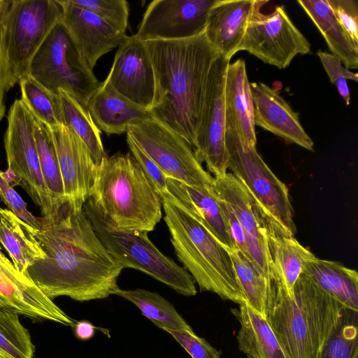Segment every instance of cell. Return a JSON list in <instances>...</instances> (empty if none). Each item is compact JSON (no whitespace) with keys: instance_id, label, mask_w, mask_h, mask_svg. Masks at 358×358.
Returning <instances> with one entry per match:
<instances>
[{"instance_id":"ba28073f","label":"cell","mask_w":358,"mask_h":358,"mask_svg":"<svg viewBox=\"0 0 358 358\" xmlns=\"http://www.w3.org/2000/svg\"><path fill=\"white\" fill-rule=\"evenodd\" d=\"M29 73L52 93L64 91L86 108L101 83L62 23L53 29L34 56Z\"/></svg>"},{"instance_id":"6da1fadb","label":"cell","mask_w":358,"mask_h":358,"mask_svg":"<svg viewBox=\"0 0 358 358\" xmlns=\"http://www.w3.org/2000/svg\"><path fill=\"white\" fill-rule=\"evenodd\" d=\"M36 236L45 257L26 275L50 299H103L120 289L123 268L97 236L83 206L66 202L53 217H41Z\"/></svg>"},{"instance_id":"9c48e42d","label":"cell","mask_w":358,"mask_h":358,"mask_svg":"<svg viewBox=\"0 0 358 358\" xmlns=\"http://www.w3.org/2000/svg\"><path fill=\"white\" fill-rule=\"evenodd\" d=\"M228 169L245 185L260 210L294 236L296 229L289 190L257 151L238 134L226 130Z\"/></svg>"},{"instance_id":"f6af8a7d","label":"cell","mask_w":358,"mask_h":358,"mask_svg":"<svg viewBox=\"0 0 358 358\" xmlns=\"http://www.w3.org/2000/svg\"><path fill=\"white\" fill-rule=\"evenodd\" d=\"M7 92L0 57V121L5 115L6 106L4 103V95Z\"/></svg>"},{"instance_id":"9a60e30c","label":"cell","mask_w":358,"mask_h":358,"mask_svg":"<svg viewBox=\"0 0 358 358\" xmlns=\"http://www.w3.org/2000/svg\"><path fill=\"white\" fill-rule=\"evenodd\" d=\"M134 103L151 111L156 95V79L150 53L144 41L127 36L118 47L105 80Z\"/></svg>"},{"instance_id":"8992f818","label":"cell","mask_w":358,"mask_h":358,"mask_svg":"<svg viewBox=\"0 0 358 358\" xmlns=\"http://www.w3.org/2000/svg\"><path fill=\"white\" fill-rule=\"evenodd\" d=\"M58 0H11L0 16V57L7 91L29 74L32 59L62 22Z\"/></svg>"},{"instance_id":"7c38bea8","label":"cell","mask_w":358,"mask_h":358,"mask_svg":"<svg viewBox=\"0 0 358 358\" xmlns=\"http://www.w3.org/2000/svg\"><path fill=\"white\" fill-rule=\"evenodd\" d=\"M229 63L219 53L211 66L194 148L197 161L205 162L215 177L224 175L228 169L224 85Z\"/></svg>"},{"instance_id":"83f0119b","label":"cell","mask_w":358,"mask_h":358,"mask_svg":"<svg viewBox=\"0 0 358 358\" xmlns=\"http://www.w3.org/2000/svg\"><path fill=\"white\" fill-rule=\"evenodd\" d=\"M0 243L11 258L14 266L26 274L35 261L45 257L31 227L8 208H0Z\"/></svg>"},{"instance_id":"74e56055","label":"cell","mask_w":358,"mask_h":358,"mask_svg":"<svg viewBox=\"0 0 358 358\" xmlns=\"http://www.w3.org/2000/svg\"><path fill=\"white\" fill-rule=\"evenodd\" d=\"M330 81L334 84L345 101V104L350 103V93L347 80L358 81V75L346 69L341 60L334 55L325 51L318 50L317 52Z\"/></svg>"},{"instance_id":"ee69618b","label":"cell","mask_w":358,"mask_h":358,"mask_svg":"<svg viewBox=\"0 0 358 358\" xmlns=\"http://www.w3.org/2000/svg\"><path fill=\"white\" fill-rule=\"evenodd\" d=\"M75 336L82 341L90 340L95 335L99 328L87 320L76 321L73 327Z\"/></svg>"},{"instance_id":"44dd1931","label":"cell","mask_w":358,"mask_h":358,"mask_svg":"<svg viewBox=\"0 0 358 358\" xmlns=\"http://www.w3.org/2000/svg\"><path fill=\"white\" fill-rule=\"evenodd\" d=\"M255 126L280 137L288 143L313 151L314 143L304 130L299 113L279 93L261 82L250 83Z\"/></svg>"},{"instance_id":"5b68a950","label":"cell","mask_w":358,"mask_h":358,"mask_svg":"<svg viewBox=\"0 0 358 358\" xmlns=\"http://www.w3.org/2000/svg\"><path fill=\"white\" fill-rule=\"evenodd\" d=\"M162 199L164 219L176 256L200 291L215 293L238 305L245 303L227 248L169 193Z\"/></svg>"},{"instance_id":"f35d334b","label":"cell","mask_w":358,"mask_h":358,"mask_svg":"<svg viewBox=\"0 0 358 358\" xmlns=\"http://www.w3.org/2000/svg\"><path fill=\"white\" fill-rule=\"evenodd\" d=\"M338 22L358 48V2L355 0H327Z\"/></svg>"},{"instance_id":"d6986e66","label":"cell","mask_w":358,"mask_h":358,"mask_svg":"<svg viewBox=\"0 0 358 358\" xmlns=\"http://www.w3.org/2000/svg\"><path fill=\"white\" fill-rule=\"evenodd\" d=\"M63 9L62 24L76 45L90 69L98 59L119 47L127 38L126 32L105 22L93 13L58 0Z\"/></svg>"},{"instance_id":"7bdbcfd3","label":"cell","mask_w":358,"mask_h":358,"mask_svg":"<svg viewBox=\"0 0 358 358\" xmlns=\"http://www.w3.org/2000/svg\"><path fill=\"white\" fill-rule=\"evenodd\" d=\"M217 199L236 248L248 257L245 235L240 222L230 206L224 201L218 198Z\"/></svg>"},{"instance_id":"4316f807","label":"cell","mask_w":358,"mask_h":358,"mask_svg":"<svg viewBox=\"0 0 358 358\" xmlns=\"http://www.w3.org/2000/svg\"><path fill=\"white\" fill-rule=\"evenodd\" d=\"M231 312L240 324L236 336L238 348L248 358H289L266 318L245 303Z\"/></svg>"},{"instance_id":"ab89813d","label":"cell","mask_w":358,"mask_h":358,"mask_svg":"<svg viewBox=\"0 0 358 358\" xmlns=\"http://www.w3.org/2000/svg\"><path fill=\"white\" fill-rule=\"evenodd\" d=\"M0 198L6 205L8 209L11 210L19 218L38 229L41 226V217L34 216L27 208V203L4 179L0 171Z\"/></svg>"},{"instance_id":"7a4b0ae2","label":"cell","mask_w":358,"mask_h":358,"mask_svg":"<svg viewBox=\"0 0 358 358\" xmlns=\"http://www.w3.org/2000/svg\"><path fill=\"white\" fill-rule=\"evenodd\" d=\"M144 42L156 79L152 117L194 148L209 71L220 52L205 32L187 39Z\"/></svg>"},{"instance_id":"d6a6232c","label":"cell","mask_w":358,"mask_h":358,"mask_svg":"<svg viewBox=\"0 0 358 358\" xmlns=\"http://www.w3.org/2000/svg\"><path fill=\"white\" fill-rule=\"evenodd\" d=\"M34 136L46 189L52 206L59 210L66 201L55 147L50 128L35 117Z\"/></svg>"},{"instance_id":"f1b7e54d","label":"cell","mask_w":358,"mask_h":358,"mask_svg":"<svg viewBox=\"0 0 358 358\" xmlns=\"http://www.w3.org/2000/svg\"><path fill=\"white\" fill-rule=\"evenodd\" d=\"M303 9L324 37L331 52L344 66L358 68V48L349 40L338 22L327 0H299Z\"/></svg>"},{"instance_id":"ffe728a7","label":"cell","mask_w":358,"mask_h":358,"mask_svg":"<svg viewBox=\"0 0 358 358\" xmlns=\"http://www.w3.org/2000/svg\"><path fill=\"white\" fill-rule=\"evenodd\" d=\"M265 0H216L208 11L205 34L228 59L239 51L253 16L268 3Z\"/></svg>"},{"instance_id":"8d00e7d4","label":"cell","mask_w":358,"mask_h":358,"mask_svg":"<svg viewBox=\"0 0 358 358\" xmlns=\"http://www.w3.org/2000/svg\"><path fill=\"white\" fill-rule=\"evenodd\" d=\"M73 6L87 10L99 17L126 32L129 13L125 0H66Z\"/></svg>"},{"instance_id":"4fadbf2b","label":"cell","mask_w":358,"mask_h":358,"mask_svg":"<svg viewBox=\"0 0 358 358\" xmlns=\"http://www.w3.org/2000/svg\"><path fill=\"white\" fill-rule=\"evenodd\" d=\"M310 43L296 28L283 6L268 14H255L246 29L239 51L283 69L298 55L310 53Z\"/></svg>"},{"instance_id":"bcb514c9","label":"cell","mask_w":358,"mask_h":358,"mask_svg":"<svg viewBox=\"0 0 358 358\" xmlns=\"http://www.w3.org/2000/svg\"><path fill=\"white\" fill-rule=\"evenodd\" d=\"M5 1L4 0H0V15L2 12V10L4 7Z\"/></svg>"},{"instance_id":"3957f363","label":"cell","mask_w":358,"mask_h":358,"mask_svg":"<svg viewBox=\"0 0 358 358\" xmlns=\"http://www.w3.org/2000/svg\"><path fill=\"white\" fill-rule=\"evenodd\" d=\"M294 295L273 279L266 320L289 358H321L345 308L303 274Z\"/></svg>"},{"instance_id":"836d02e7","label":"cell","mask_w":358,"mask_h":358,"mask_svg":"<svg viewBox=\"0 0 358 358\" xmlns=\"http://www.w3.org/2000/svg\"><path fill=\"white\" fill-rule=\"evenodd\" d=\"M20 99L32 115L49 128L64 124L58 94L52 93L29 73L19 80Z\"/></svg>"},{"instance_id":"d4e9b609","label":"cell","mask_w":358,"mask_h":358,"mask_svg":"<svg viewBox=\"0 0 358 358\" xmlns=\"http://www.w3.org/2000/svg\"><path fill=\"white\" fill-rule=\"evenodd\" d=\"M166 185L169 193L198 218L222 245L227 249L236 248L212 188L189 186L171 178H166Z\"/></svg>"},{"instance_id":"ac0fdd59","label":"cell","mask_w":358,"mask_h":358,"mask_svg":"<svg viewBox=\"0 0 358 358\" xmlns=\"http://www.w3.org/2000/svg\"><path fill=\"white\" fill-rule=\"evenodd\" d=\"M66 202L83 206L89 199L97 165L87 147L69 127L50 128Z\"/></svg>"},{"instance_id":"b9f144b4","label":"cell","mask_w":358,"mask_h":358,"mask_svg":"<svg viewBox=\"0 0 358 358\" xmlns=\"http://www.w3.org/2000/svg\"><path fill=\"white\" fill-rule=\"evenodd\" d=\"M127 142L130 153L154 185L161 197L169 194L166 185L167 178L161 169L129 136H127Z\"/></svg>"},{"instance_id":"cb8c5ba5","label":"cell","mask_w":358,"mask_h":358,"mask_svg":"<svg viewBox=\"0 0 358 358\" xmlns=\"http://www.w3.org/2000/svg\"><path fill=\"white\" fill-rule=\"evenodd\" d=\"M264 223L273 264V279L278 280L288 296L294 299L295 283L303 273L304 262L313 254L265 215Z\"/></svg>"},{"instance_id":"52a82bcc","label":"cell","mask_w":358,"mask_h":358,"mask_svg":"<svg viewBox=\"0 0 358 358\" xmlns=\"http://www.w3.org/2000/svg\"><path fill=\"white\" fill-rule=\"evenodd\" d=\"M86 215L112 257L122 268L141 271L185 296L196 294L195 281L187 270L164 255L150 240L147 231H120L112 227L87 200Z\"/></svg>"},{"instance_id":"603a6c76","label":"cell","mask_w":358,"mask_h":358,"mask_svg":"<svg viewBox=\"0 0 358 358\" xmlns=\"http://www.w3.org/2000/svg\"><path fill=\"white\" fill-rule=\"evenodd\" d=\"M87 108L98 128L108 135L127 133L130 127L153 118L151 111L121 95L106 80L90 99Z\"/></svg>"},{"instance_id":"4dcf8cb0","label":"cell","mask_w":358,"mask_h":358,"mask_svg":"<svg viewBox=\"0 0 358 358\" xmlns=\"http://www.w3.org/2000/svg\"><path fill=\"white\" fill-rule=\"evenodd\" d=\"M115 295L133 303L142 315L162 330L194 332L174 306L157 292L139 288L129 290L120 288Z\"/></svg>"},{"instance_id":"5bb4252c","label":"cell","mask_w":358,"mask_h":358,"mask_svg":"<svg viewBox=\"0 0 358 358\" xmlns=\"http://www.w3.org/2000/svg\"><path fill=\"white\" fill-rule=\"evenodd\" d=\"M216 0H154L147 7L136 36L142 41H174L205 31Z\"/></svg>"},{"instance_id":"f546056e","label":"cell","mask_w":358,"mask_h":358,"mask_svg":"<svg viewBox=\"0 0 358 358\" xmlns=\"http://www.w3.org/2000/svg\"><path fill=\"white\" fill-rule=\"evenodd\" d=\"M227 250L232 259L245 303L266 318L272 280L237 248Z\"/></svg>"},{"instance_id":"8fae6325","label":"cell","mask_w":358,"mask_h":358,"mask_svg":"<svg viewBox=\"0 0 358 358\" xmlns=\"http://www.w3.org/2000/svg\"><path fill=\"white\" fill-rule=\"evenodd\" d=\"M126 134L166 178L192 187L211 188L214 177L203 169L190 145L165 124L151 118L130 127Z\"/></svg>"},{"instance_id":"277c9868","label":"cell","mask_w":358,"mask_h":358,"mask_svg":"<svg viewBox=\"0 0 358 358\" xmlns=\"http://www.w3.org/2000/svg\"><path fill=\"white\" fill-rule=\"evenodd\" d=\"M88 200L120 231H152L162 217V199L130 152L102 159Z\"/></svg>"},{"instance_id":"484cf974","label":"cell","mask_w":358,"mask_h":358,"mask_svg":"<svg viewBox=\"0 0 358 358\" xmlns=\"http://www.w3.org/2000/svg\"><path fill=\"white\" fill-rule=\"evenodd\" d=\"M302 274L345 308L358 311V273L355 270L313 254L304 262Z\"/></svg>"},{"instance_id":"7402d4cb","label":"cell","mask_w":358,"mask_h":358,"mask_svg":"<svg viewBox=\"0 0 358 358\" xmlns=\"http://www.w3.org/2000/svg\"><path fill=\"white\" fill-rule=\"evenodd\" d=\"M226 128L236 131L248 145L256 147L254 104L245 62L229 63L224 85Z\"/></svg>"},{"instance_id":"e575fe53","label":"cell","mask_w":358,"mask_h":358,"mask_svg":"<svg viewBox=\"0 0 358 358\" xmlns=\"http://www.w3.org/2000/svg\"><path fill=\"white\" fill-rule=\"evenodd\" d=\"M17 313L0 308V358H34L35 346Z\"/></svg>"},{"instance_id":"60d3db41","label":"cell","mask_w":358,"mask_h":358,"mask_svg":"<svg viewBox=\"0 0 358 358\" xmlns=\"http://www.w3.org/2000/svg\"><path fill=\"white\" fill-rule=\"evenodd\" d=\"M192 358H220L221 352L194 331H167Z\"/></svg>"},{"instance_id":"1f68e13d","label":"cell","mask_w":358,"mask_h":358,"mask_svg":"<svg viewBox=\"0 0 358 358\" xmlns=\"http://www.w3.org/2000/svg\"><path fill=\"white\" fill-rule=\"evenodd\" d=\"M57 94L64 125L79 136L89 149L96 165H99L107 155L101 141L100 129L92 120L88 108L64 91L59 90Z\"/></svg>"},{"instance_id":"2e32d148","label":"cell","mask_w":358,"mask_h":358,"mask_svg":"<svg viewBox=\"0 0 358 358\" xmlns=\"http://www.w3.org/2000/svg\"><path fill=\"white\" fill-rule=\"evenodd\" d=\"M212 190L227 203L240 222L249 259L271 280L274 273L264 231V213L245 185L231 173L214 177Z\"/></svg>"},{"instance_id":"30bf717a","label":"cell","mask_w":358,"mask_h":358,"mask_svg":"<svg viewBox=\"0 0 358 358\" xmlns=\"http://www.w3.org/2000/svg\"><path fill=\"white\" fill-rule=\"evenodd\" d=\"M4 136L8 170L15 177L43 217H53L59 210L52 206L43 178L34 136V117L20 99L11 105Z\"/></svg>"},{"instance_id":"d590c367","label":"cell","mask_w":358,"mask_h":358,"mask_svg":"<svg viewBox=\"0 0 358 358\" xmlns=\"http://www.w3.org/2000/svg\"><path fill=\"white\" fill-rule=\"evenodd\" d=\"M358 311L344 308L340 324L321 358H358Z\"/></svg>"},{"instance_id":"e0dca14e","label":"cell","mask_w":358,"mask_h":358,"mask_svg":"<svg viewBox=\"0 0 358 358\" xmlns=\"http://www.w3.org/2000/svg\"><path fill=\"white\" fill-rule=\"evenodd\" d=\"M0 308L34 320H48L73 327L76 321L57 306L0 248Z\"/></svg>"}]
</instances>
